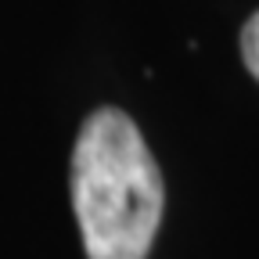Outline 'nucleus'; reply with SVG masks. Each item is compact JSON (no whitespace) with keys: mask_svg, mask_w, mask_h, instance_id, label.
I'll list each match as a JSON object with an SVG mask.
<instances>
[{"mask_svg":"<svg viewBox=\"0 0 259 259\" xmlns=\"http://www.w3.org/2000/svg\"><path fill=\"white\" fill-rule=\"evenodd\" d=\"M166 187L137 122L119 108L87 115L72 148V209L87 259H144Z\"/></svg>","mask_w":259,"mask_h":259,"instance_id":"obj_1","label":"nucleus"},{"mask_svg":"<svg viewBox=\"0 0 259 259\" xmlns=\"http://www.w3.org/2000/svg\"><path fill=\"white\" fill-rule=\"evenodd\" d=\"M241 58H245V65H248V72L259 79V11L245 22V29H241Z\"/></svg>","mask_w":259,"mask_h":259,"instance_id":"obj_2","label":"nucleus"}]
</instances>
